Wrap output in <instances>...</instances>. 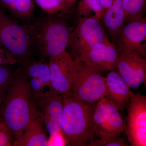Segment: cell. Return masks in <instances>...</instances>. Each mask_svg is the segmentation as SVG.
I'll return each mask as SVG.
<instances>
[{
    "instance_id": "ffe728a7",
    "label": "cell",
    "mask_w": 146,
    "mask_h": 146,
    "mask_svg": "<svg viewBox=\"0 0 146 146\" xmlns=\"http://www.w3.org/2000/svg\"><path fill=\"white\" fill-rule=\"evenodd\" d=\"M122 1L127 22L143 17L146 0H122Z\"/></svg>"
},
{
    "instance_id": "ba28073f",
    "label": "cell",
    "mask_w": 146,
    "mask_h": 146,
    "mask_svg": "<svg viewBox=\"0 0 146 146\" xmlns=\"http://www.w3.org/2000/svg\"><path fill=\"white\" fill-rule=\"evenodd\" d=\"M124 131L132 146H146V96L130 92Z\"/></svg>"
},
{
    "instance_id": "e0dca14e",
    "label": "cell",
    "mask_w": 146,
    "mask_h": 146,
    "mask_svg": "<svg viewBox=\"0 0 146 146\" xmlns=\"http://www.w3.org/2000/svg\"><path fill=\"white\" fill-rule=\"evenodd\" d=\"M103 20L111 35L117 36L125 21V13L122 0H114L112 5L105 11Z\"/></svg>"
},
{
    "instance_id": "7a4b0ae2",
    "label": "cell",
    "mask_w": 146,
    "mask_h": 146,
    "mask_svg": "<svg viewBox=\"0 0 146 146\" xmlns=\"http://www.w3.org/2000/svg\"><path fill=\"white\" fill-rule=\"evenodd\" d=\"M8 86L3 110L2 123L16 141L29 122L34 100L23 67L14 72Z\"/></svg>"
},
{
    "instance_id": "2e32d148",
    "label": "cell",
    "mask_w": 146,
    "mask_h": 146,
    "mask_svg": "<svg viewBox=\"0 0 146 146\" xmlns=\"http://www.w3.org/2000/svg\"><path fill=\"white\" fill-rule=\"evenodd\" d=\"M107 96L118 109L123 112L130 100L129 87L119 73L111 71L106 77Z\"/></svg>"
},
{
    "instance_id": "5bb4252c",
    "label": "cell",
    "mask_w": 146,
    "mask_h": 146,
    "mask_svg": "<svg viewBox=\"0 0 146 146\" xmlns=\"http://www.w3.org/2000/svg\"><path fill=\"white\" fill-rule=\"evenodd\" d=\"M73 63L72 57L66 50L50 59L51 83L55 93L62 94L69 91Z\"/></svg>"
},
{
    "instance_id": "4fadbf2b",
    "label": "cell",
    "mask_w": 146,
    "mask_h": 146,
    "mask_svg": "<svg viewBox=\"0 0 146 146\" xmlns=\"http://www.w3.org/2000/svg\"><path fill=\"white\" fill-rule=\"evenodd\" d=\"M118 56V48L108 40L94 46L76 59L101 72L116 69Z\"/></svg>"
},
{
    "instance_id": "7c38bea8",
    "label": "cell",
    "mask_w": 146,
    "mask_h": 146,
    "mask_svg": "<svg viewBox=\"0 0 146 146\" xmlns=\"http://www.w3.org/2000/svg\"><path fill=\"white\" fill-rule=\"evenodd\" d=\"M36 108L50 136L61 131L63 95L53 93L38 100Z\"/></svg>"
},
{
    "instance_id": "ac0fdd59",
    "label": "cell",
    "mask_w": 146,
    "mask_h": 146,
    "mask_svg": "<svg viewBox=\"0 0 146 146\" xmlns=\"http://www.w3.org/2000/svg\"><path fill=\"white\" fill-rule=\"evenodd\" d=\"M0 5L13 17L27 21L33 16L35 8L33 0H0Z\"/></svg>"
},
{
    "instance_id": "cb8c5ba5",
    "label": "cell",
    "mask_w": 146,
    "mask_h": 146,
    "mask_svg": "<svg viewBox=\"0 0 146 146\" xmlns=\"http://www.w3.org/2000/svg\"><path fill=\"white\" fill-rule=\"evenodd\" d=\"M11 135L3 123L0 124V146L11 145Z\"/></svg>"
},
{
    "instance_id": "5b68a950",
    "label": "cell",
    "mask_w": 146,
    "mask_h": 146,
    "mask_svg": "<svg viewBox=\"0 0 146 146\" xmlns=\"http://www.w3.org/2000/svg\"><path fill=\"white\" fill-rule=\"evenodd\" d=\"M0 42L22 67L30 61L33 47L28 26L20 25L1 9Z\"/></svg>"
},
{
    "instance_id": "9a60e30c",
    "label": "cell",
    "mask_w": 146,
    "mask_h": 146,
    "mask_svg": "<svg viewBox=\"0 0 146 146\" xmlns=\"http://www.w3.org/2000/svg\"><path fill=\"white\" fill-rule=\"evenodd\" d=\"M41 115L34 100L30 119L20 138L14 141L16 146H47L48 138Z\"/></svg>"
},
{
    "instance_id": "484cf974",
    "label": "cell",
    "mask_w": 146,
    "mask_h": 146,
    "mask_svg": "<svg viewBox=\"0 0 146 146\" xmlns=\"http://www.w3.org/2000/svg\"><path fill=\"white\" fill-rule=\"evenodd\" d=\"M105 146H128L127 143L125 142L124 138H121L120 136L112 139L106 144Z\"/></svg>"
},
{
    "instance_id": "8fae6325",
    "label": "cell",
    "mask_w": 146,
    "mask_h": 146,
    "mask_svg": "<svg viewBox=\"0 0 146 146\" xmlns=\"http://www.w3.org/2000/svg\"><path fill=\"white\" fill-rule=\"evenodd\" d=\"M22 67L28 80L34 101L36 102L42 98L55 93L51 83L49 64L44 59L30 61Z\"/></svg>"
},
{
    "instance_id": "7402d4cb",
    "label": "cell",
    "mask_w": 146,
    "mask_h": 146,
    "mask_svg": "<svg viewBox=\"0 0 146 146\" xmlns=\"http://www.w3.org/2000/svg\"><path fill=\"white\" fill-rule=\"evenodd\" d=\"M16 63L17 61L14 56L0 42V66Z\"/></svg>"
},
{
    "instance_id": "d4e9b609",
    "label": "cell",
    "mask_w": 146,
    "mask_h": 146,
    "mask_svg": "<svg viewBox=\"0 0 146 146\" xmlns=\"http://www.w3.org/2000/svg\"><path fill=\"white\" fill-rule=\"evenodd\" d=\"M65 145L66 142L61 131L54 135L50 136L47 144V146H65Z\"/></svg>"
},
{
    "instance_id": "4316f807",
    "label": "cell",
    "mask_w": 146,
    "mask_h": 146,
    "mask_svg": "<svg viewBox=\"0 0 146 146\" xmlns=\"http://www.w3.org/2000/svg\"><path fill=\"white\" fill-rule=\"evenodd\" d=\"M114 0H100L101 5L104 12L112 4Z\"/></svg>"
},
{
    "instance_id": "44dd1931",
    "label": "cell",
    "mask_w": 146,
    "mask_h": 146,
    "mask_svg": "<svg viewBox=\"0 0 146 146\" xmlns=\"http://www.w3.org/2000/svg\"><path fill=\"white\" fill-rule=\"evenodd\" d=\"M42 10L53 15L67 10L71 7L68 0H35Z\"/></svg>"
},
{
    "instance_id": "8992f818",
    "label": "cell",
    "mask_w": 146,
    "mask_h": 146,
    "mask_svg": "<svg viewBox=\"0 0 146 146\" xmlns=\"http://www.w3.org/2000/svg\"><path fill=\"white\" fill-rule=\"evenodd\" d=\"M93 120L95 136L99 138L96 140V146H104L124 131L125 123L119 110L107 97H103L97 102Z\"/></svg>"
},
{
    "instance_id": "3957f363",
    "label": "cell",
    "mask_w": 146,
    "mask_h": 146,
    "mask_svg": "<svg viewBox=\"0 0 146 146\" xmlns=\"http://www.w3.org/2000/svg\"><path fill=\"white\" fill-rule=\"evenodd\" d=\"M28 27L33 47L43 56L50 59L66 50L72 30L63 21L49 16Z\"/></svg>"
},
{
    "instance_id": "6da1fadb",
    "label": "cell",
    "mask_w": 146,
    "mask_h": 146,
    "mask_svg": "<svg viewBox=\"0 0 146 146\" xmlns=\"http://www.w3.org/2000/svg\"><path fill=\"white\" fill-rule=\"evenodd\" d=\"M62 95L61 131L66 145L96 146L93 116L97 103L81 100L68 92Z\"/></svg>"
},
{
    "instance_id": "30bf717a",
    "label": "cell",
    "mask_w": 146,
    "mask_h": 146,
    "mask_svg": "<svg viewBox=\"0 0 146 146\" xmlns=\"http://www.w3.org/2000/svg\"><path fill=\"white\" fill-rule=\"evenodd\" d=\"M145 57L136 53L119 52L117 68L129 88L137 89L146 84Z\"/></svg>"
},
{
    "instance_id": "52a82bcc",
    "label": "cell",
    "mask_w": 146,
    "mask_h": 146,
    "mask_svg": "<svg viewBox=\"0 0 146 146\" xmlns=\"http://www.w3.org/2000/svg\"><path fill=\"white\" fill-rule=\"evenodd\" d=\"M101 21L94 18H86L79 21L74 30H72L67 48L72 57L76 59L94 46L107 41Z\"/></svg>"
},
{
    "instance_id": "603a6c76",
    "label": "cell",
    "mask_w": 146,
    "mask_h": 146,
    "mask_svg": "<svg viewBox=\"0 0 146 146\" xmlns=\"http://www.w3.org/2000/svg\"><path fill=\"white\" fill-rule=\"evenodd\" d=\"M14 73L5 66H0V91L8 85Z\"/></svg>"
},
{
    "instance_id": "f1b7e54d",
    "label": "cell",
    "mask_w": 146,
    "mask_h": 146,
    "mask_svg": "<svg viewBox=\"0 0 146 146\" xmlns=\"http://www.w3.org/2000/svg\"><path fill=\"white\" fill-rule=\"evenodd\" d=\"M1 121H0V124H1Z\"/></svg>"
},
{
    "instance_id": "d6986e66",
    "label": "cell",
    "mask_w": 146,
    "mask_h": 146,
    "mask_svg": "<svg viewBox=\"0 0 146 146\" xmlns=\"http://www.w3.org/2000/svg\"><path fill=\"white\" fill-rule=\"evenodd\" d=\"M77 12L79 20L86 18H94L103 20L104 11L100 0H80Z\"/></svg>"
},
{
    "instance_id": "9c48e42d",
    "label": "cell",
    "mask_w": 146,
    "mask_h": 146,
    "mask_svg": "<svg viewBox=\"0 0 146 146\" xmlns=\"http://www.w3.org/2000/svg\"><path fill=\"white\" fill-rule=\"evenodd\" d=\"M117 36L119 52L136 53L146 57L145 18L142 17L127 21Z\"/></svg>"
},
{
    "instance_id": "277c9868",
    "label": "cell",
    "mask_w": 146,
    "mask_h": 146,
    "mask_svg": "<svg viewBox=\"0 0 146 146\" xmlns=\"http://www.w3.org/2000/svg\"><path fill=\"white\" fill-rule=\"evenodd\" d=\"M73 60L68 92L78 99L93 104L107 96L106 79L100 71L79 59Z\"/></svg>"
},
{
    "instance_id": "83f0119b",
    "label": "cell",
    "mask_w": 146,
    "mask_h": 146,
    "mask_svg": "<svg viewBox=\"0 0 146 146\" xmlns=\"http://www.w3.org/2000/svg\"><path fill=\"white\" fill-rule=\"evenodd\" d=\"M76 1V0H68V3L71 7L74 4V3Z\"/></svg>"
}]
</instances>
